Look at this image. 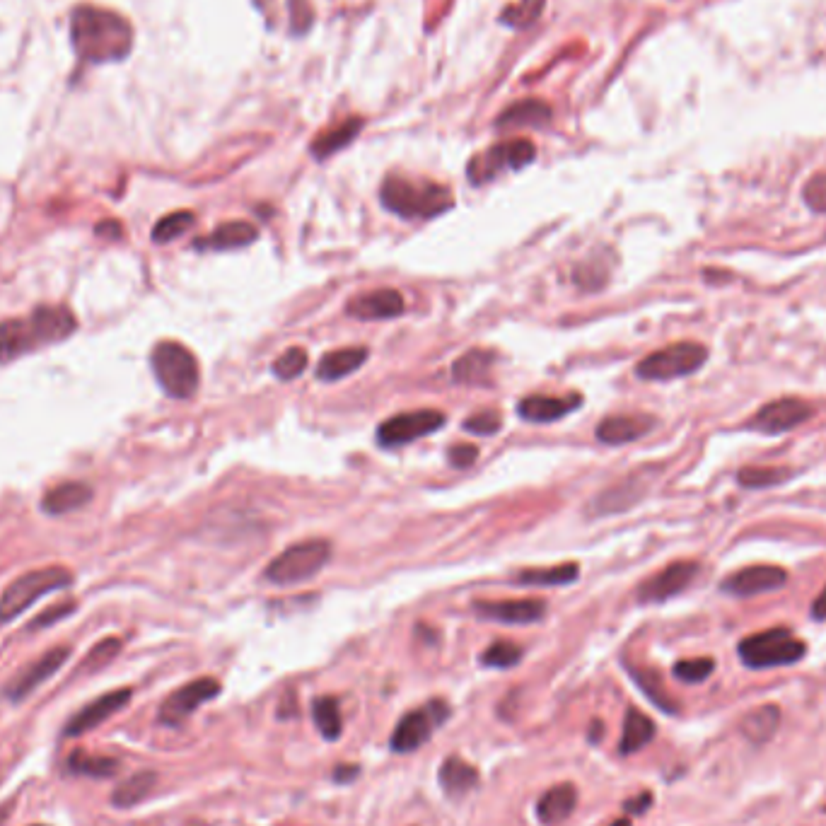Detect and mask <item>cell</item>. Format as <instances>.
Here are the masks:
<instances>
[{
    "label": "cell",
    "mask_w": 826,
    "mask_h": 826,
    "mask_svg": "<svg viewBox=\"0 0 826 826\" xmlns=\"http://www.w3.org/2000/svg\"><path fill=\"white\" fill-rule=\"evenodd\" d=\"M493 363H496V353L486 348H471L452 365V380L457 385H488Z\"/></svg>",
    "instance_id": "484cf974"
},
{
    "label": "cell",
    "mask_w": 826,
    "mask_h": 826,
    "mask_svg": "<svg viewBox=\"0 0 826 826\" xmlns=\"http://www.w3.org/2000/svg\"><path fill=\"white\" fill-rule=\"evenodd\" d=\"M71 44L80 63L104 66L124 61L133 51V27L114 10L78 5L71 13Z\"/></svg>",
    "instance_id": "6da1fadb"
},
{
    "label": "cell",
    "mask_w": 826,
    "mask_h": 826,
    "mask_svg": "<svg viewBox=\"0 0 826 826\" xmlns=\"http://www.w3.org/2000/svg\"><path fill=\"white\" fill-rule=\"evenodd\" d=\"M73 583V573L63 566H46L39 570H29L5 587L0 597V624H10L20 614H25L37 599L56 590H66Z\"/></svg>",
    "instance_id": "8992f818"
},
{
    "label": "cell",
    "mask_w": 826,
    "mask_h": 826,
    "mask_svg": "<svg viewBox=\"0 0 826 826\" xmlns=\"http://www.w3.org/2000/svg\"><path fill=\"white\" fill-rule=\"evenodd\" d=\"M194 223H196V215L191 211H177V213L165 215L162 220H157V225L153 228V242L155 244L174 242L177 237H182L184 232H189L191 228H194Z\"/></svg>",
    "instance_id": "8d00e7d4"
},
{
    "label": "cell",
    "mask_w": 826,
    "mask_h": 826,
    "mask_svg": "<svg viewBox=\"0 0 826 826\" xmlns=\"http://www.w3.org/2000/svg\"><path fill=\"white\" fill-rule=\"evenodd\" d=\"M812 616L817 621H826V587L822 592H819V597L814 599L812 604Z\"/></svg>",
    "instance_id": "681fc988"
},
{
    "label": "cell",
    "mask_w": 826,
    "mask_h": 826,
    "mask_svg": "<svg viewBox=\"0 0 826 826\" xmlns=\"http://www.w3.org/2000/svg\"><path fill=\"white\" fill-rule=\"evenodd\" d=\"M220 694V684L211 677H201L194 679V682L184 684L182 689H177L174 694L165 698V703L160 706V723L165 725H182L196 708L203 706V703L213 701L215 696Z\"/></svg>",
    "instance_id": "4fadbf2b"
},
{
    "label": "cell",
    "mask_w": 826,
    "mask_h": 826,
    "mask_svg": "<svg viewBox=\"0 0 826 826\" xmlns=\"http://www.w3.org/2000/svg\"><path fill=\"white\" fill-rule=\"evenodd\" d=\"M406 310L404 295L399 290L380 288L370 293H360L346 302L348 317H356L360 322H382V319L401 317Z\"/></svg>",
    "instance_id": "ac0fdd59"
},
{
    "label": "cell",
    "mask_w": 826,
    "mask_h": 826,
    "mask_svg": "<svg viewBox=\"0 0 826 826\" xmlns=\"http://www.w3.org/2000/svg\"><path fill=\"white\" fill-rule=\"evenodd\" d=\"M578 805V790L573 783H558L549 788L537 802V817L546 826H556L573 814Z\"/></svg>",
    "instance_id": "cb8c5ba5"
},
{
    "label": "cell",
    "mask_w": 826,
    "mask_h": 826,
    "mask_svg": "<svg viewBox=\"0 0 826 826\" xmlns=\"http://www.w3.org/2000/svg\"><path fill=\"white\" fill-rule=\"evenodd\" d=\"M696 575H698V563L694 561L670 563L665 570L655 573L653 578H648L641 587H638V602L657 604V602H665V599L682 595Z\"/></svg>",
    "instance_id": "9a60e30c"
},
{
    "label": "cell",
    "mask_w": 826,
    "mask_h": 826,
    "mask_svg": "<svg viewBox=\"0 0 826 826\" xmlns=\"http://www.w3.org/2000/svg\"><path fill=\"white\" fill-rule=\"evenodd\" d=\"M655 428V418L645 413H628V416H609L599 421L597 440L604 445H626V442L641 440Z\"/></svg>",
    "instance_id": "44dd1931"
},
{
    "label": "cell",
    "mask_w": 826,
    "mask_h": 826,
    "mask_svg": "<svg viewBox=\"0 0 826 826\" xmlns=\"http://www.w3.org/2000/svg\"><path fill=\"white\" fill-rule=\"evenodd\" d=\"M314 715V725L322 732L324 740H339L341 730H343V715L341 706L334 696H322L314 701L312 706Z\"/></svg>",
    "instance_id": "836d02e7"
},
{
    "label": "cell",
    "mask_w": 826,
    "mask_h": 826,
    "mask_svg": "<svg viewBox=\"0 0 826 826\" xmlns=\"http://www.w3.org/2000/svg\"><path fill=\"white\" fill-rule=\"evenodd\" d=\"M447 457H450L452 467L467 469L476 462V457H479V450H476L474 445H469V442H457V445L450 447Z\"/></svg>",
    "instance_id": "bcb514c9"
},
{
    "label": "cell",
    "mask_w": 826,
    "mask_h": 826,
    "mask_svg": "<svg viewBox=\"0 0 826 826\" xmlns=\"http://www.w3.org/2000/svg\"><path fill=\"white\" fill-rule=\"evenodd\" d=\"M802 199H805L810 211L826 213V172L814 174L810 182L802 189Z\"/></svg>",
    "instance_id": "f6af8a7d"
},
{
    "label": "cell",
    "mask_w": 826,
    "mask_h": 826,
    "mask_svg": "<svg viewBox=\"0 0 826 826\" xmlns=\"http://www.w3.org/2000/svg\"><path fill=\"white\" fill-rule=\"evenodd\" d=\"M438 781L450 798H462V795H467L469 790L476 788L479 771L464 759H459V756H447L440 766Z\"/></svg>",
    "instance_id": "83f0119b"
},
{
    "label": "cell",
    "mask_w": 826,
    "mask_h": 826,
    "mask_svg": "<svg viewBox=\"0 0 826 826\" xmlns=\"http://www.w3.org/2000/svg\"><path fill=\"white\" fill-rule=\"evenodd\" d=\"M119 653H121L119 638H104V641L97 643L95 648H92L90 653L85 655V660L80 662V667H78V674L100 672L102 667H107L109 662H112Z\"/></svg>",
    "instance_id": "ab89813d"
},
{
    "label": "cell",
    "mask_w": 826,
    "mask_h": 826,
    "mask_svg": "<svg viewBox=\"0 0 826 826\" xmlns=\"http://www.w3.org/2000/svg\"><path fill=\"white\" fill-rule=\"evenodd\" d=\"M778 725H781V708L778 706H761L756 711L747 713L742 718L740 730L749 742L764 744L776 735Z\"/></svg>",
    "instance_id": "4dcf8cb0"
},
{
    "label": "cell",
    "mask_w": 826,
    "mask_h": 826,
    "mask_svg": "<svg viewBox=\"0 0 826 826\" xmlns=\"http://www.w3.org/2000/svg\"><path fill=\"white\" fill-rule=\"evenodd\" d=\"M580 575L578 563H563V566L556 568H534V570H522L517 575V583L520 585H534V587H556V585H568L575 583Z\"/></svg>",
    "instance_id": "d6a6232c"
},
{
    "label": "cell",
    "mask_w": 826,
    "mask_h": 826,
    "mask_svg": "<svg viewBox=\"0 0 826 826\" xmlns=\"http://www.w3.org/2000/svg\"><path fill=\"white\" fill-rule=\"evenodd\" d=\"M68 769L78 773V776L109 778L119 769V761L112 759V756H92L83 752V749H78V752H73L71 759H68Z\"/></svg>",
    "instance_id": "d590c367"
},
{
    "label": "cell",
    "mask_w": 826,
    "mask_h": 826,
    "mask_svg": "<svg viewBox=\"0 0 826 826\" xmlns=\"http://www.w3.org/2000/svg\"><path fill=\"white\" fill-rule=\"evenodd\" d=\"M583 406L580 394H568V397H542V394H529L517 404V413L522 421L529 423H554L566 418L568 413Z\"/></svg>",
    "instance_id": "ffe728a7"
},
{
    "label": "cell",
    "mask_w": 826,
    "mask_h": 826,
    "mask_svg": "<svg viewBox=\"0 0 826 826\" xmlns=\"http://www.w3.org/2000/svg\"><path fill=\"white\" fill-rule=\"evenodd\" d=\"M155 783H157V773L155 771L133 773L131 778H126V781L114 790L112 802L116 807H121V810L138 805V802H143L150 793H153Z\"/></svg>",
    "instance_id": "1f68e13d"
},
{
    "label": "cell",
    "mask_w": 826,
    "mask_h": 826,
    "mask_svg": "<svg viewBox=\"0 0 826 826\" xmlns=\"http://www.w3.org/2000/svg\"><path fill=\"white\" fill-rule=\"evenodd\" d=\"M631 677H633V682L641 686L643 694L648 696L657 708H660V711H665L670 715L679 711L677 703H674L672 696L667 694V689H665V684H662L660 674L653 672V670H641V667H631Z\"/></svg>",
    "instance_id": "e575fe53"
},
{
    "label": "cell",
    "mask_w": 826,
    "mask_h": 826,
    "mask_svg": "<svg viewBox=\"0 0 826 826\" xmlns=\"http://www.w3.org/2000/svg\"><path fill=\"white\" fill-rule=\"evenodd\" d=\"M655 737V723L648 718V715L638 711V708H631L626 713L624 720V732H621V742H619V752L624 756L638 754L643 747H648Z\"/></svg>",
    "instance_id": "f546056e"
},
{
    "label": "cell",
    "mask_w": 826,
    "mask_h": 826,
    "mask_svg": "<svg viewBox=\"0 0 826 826\" xmlns=\"http://www.w3.org/2000/svg\"><path fill=\"white\" fill-rule=\"evenodd\" d=\"M542 8H544V0H520V5H513V8L505 10L503 17H500V22L515 29H525L537 20L539 13H542Z\"/></svg>",
    "instance_id": "7bdbcfd3"
},
{
    "label": "cell",
    "mask_w": 826,
    "mask_h": 826,
    "mask_svg": "<svg viewBox=\"0 0 826 826\" xmlns=\"http://www.w3.org/2000/svg\"><path fill=\"white\" fill-rule=\"evenodd\" d=\"M329 561L331 544L327 539H305L273 558L264 570V578L273 585H298L322 573Z\"/></svg>",
    "instance_id": "52a82bcc"
},
{
    "label": "cell",
    "mask_w": 826,
    "mask_h": 826,
    "mask_svg": "<svg viewBox=\"0 0 826 826\" xmlns=\"http://www.w3.org/2000/svg\"><path fill=\"white\" fill-rule=\"evenodd\" d=\"M92 496H95V491L85 481H63V484L49 488L44 493L42 510L46 515H68L85 508Z\"/></svg>",
    "instance_id": "603a6c76"
},
{
    "label": "cell",
    "mask_w": 826,
    "mask_h": 826,
    "mask_svg": "<svg viewBox=\"0 0 826 826\" xmlns=\"http://www.w3.org/2000/svg\"><path fill=\"white\" fill-rule=\"evenodd\" d=\"M814 416L812 406L802 399H776L761 406L756 416L747 423L749 430L761 435H783L788 430L802 426Z\"/></svg>",
    "instance_id": "7c38bea8"
},
{
    "label": "cell",
    "mask_w": 826,
    "mask_h": 826,
    "mask_svg": "<svg viewBox=\"0 0 826 826\" xmlns=\"http://www.w3.org/2000/svg\"><path fill=\"white\" fill-rule=\"evenodd\" d=\"M307 368V351L305 348H288V351H283L281 356L273 360L271 365V372L278 377L281 382H290V380H298V377L305 372Z\"/></svg>",
    "instance_id": "f35d334b"
},
{
    "label": "cell",
    "mask_w": 826,
    "mask_h": 826,
    "mask_svg": "<svg viewBox=\"0 0 826 826\" xmlns=\"http://www.w3.org/2000/svg\"><path fill=\"white\" fill-rule=\"evenodd\" d=\"M447 718H450V706H447L445 701H430L423 708L409 711L399 720V725L394 727L389 747L397 754L416 752V749H421L423 744L430 740V735H433Z\"/></svg>",
    "instance_id": "30bf717a"
},
{
    "label": "cell",
    "mask_w": 826,
    "mask_h": 826,
    "mask_svg": "<svg viewBox=\"0 0 826 826\" xmlns=\"http://www.w3.org/2000/svg\"><path fill=\"white\" fill-rule=\"evenodd\" d=\"M380 201L389 213L404 220H433L455 206V196L447 186L401 174H389L382 182Z\"/></svg>",
    "instance_id": "3957f363"
},
{
    "label": "cell",
    "mask_w": 826,
    "mask_h": 826,
    "mask_svg": "<svg viewBox=\"0 0 826 826\" xmlns=\"http://www.w3.org/2000/svg\"><path fill=\"white\" fill-rule=\"evenodd\" d=\"M462 428L474 435H496L503 428V418H500L498 411H479L476 416L467 418Z\"/></svg>",
    "instance_id": "ee69618b"
},
{
    "label": "cell",
    "mask_w": 826,
    "mask_h": 826,
    "mask_svg": "<svg viewBox=\"0 0 826 826\" xmlns=\"http://www.w3.org/2000/svg\"><path fill=\"white\" fill-rule=\"evenodd\" d=\"M474 612L481 619L503 621V624H537L546 616L544 599H500V602H474Z\"/></svg>",
    "instance_id": "d6986e66"
},
{
    "label": "cell",
    "mask_w": 826,
    "mask_h": 826,
    "mask_svg": "<svg viewBox=\"0 0 826 826\" xmlns=\"http://www.w3.org/2000/svg\"><path fill=\"white\" fill-rule=\"evenodd\" d=\"M788 583V573L778 566H749L737 570V573L727 575L720 585V590L725 595H735V597H756L764 595V592L781 590V587Z\"/></svg>",
    "instance_id": "e0dca14e"
},
{
    "label": "cell",
    "mask_w": 826,
    "mask_h": 826,
    "mask_svg": "<svg viewBox=\"0 0 826 826\" xmlns=\"http://www.w3.org/2000/svg\"><path fill=\"white\" fill-rule=\"evenodd\" d=\"M131 696H133L131 689H116V691H107V694L100 698H95V701L87 703L85 708H80V711L68 720L66 727H63V737H80V735H85V732L100 727L104 720H109L114 713H119L121 708L129 706Z\"/></svg>",
    "instance_id": "2e32d148"
},
{
    "label": "cell",
    "mask_w": 826,
    "mask_h": 826,
    "mask_svg": "<svg viewBox=\"0 0 826 826\" xmlns=\"http://www.w3.org/2000/svg\"><path fill=\"white\" fill-rule=\"evenodd\" d=\"M68 657H71V648L63 645V648H51L49 653H44L39 660L29 662L25 670L17 672L8 682V686H5V698L15 703L27 698L37 686H42L46 679L54 677V674L66 665Z\"/></svg>",
    "instance_id": "5bb4252c"
},
{
    "label": "cell",
    "mask_w": 826,
    "mask_h": 826,
    "mask_svg": "<svg viewBox=\"0 0 826 826\" xmlns=\"http://www.w3.org/2000/svg\"><path fill=\"white\" fill-rule=\"evenodd\" d=\"M520 660L522 648L510 641L493 643L491 648H486L484 653H481V662H484L486 667H496V670H508V667H515Z\"/></svg>",
    "instance_id": "60d3db41"
},
{
    "label": "cell",
    "mask_w": 826,
    "mask_h": 826,
    "mask_svg": "<svg viewBox=\"0 0 826 826\" xmlns=\"http://www.w3.org/2000/svg\"><path fill=\"white\" fill-rule=\"evenodd\" d=\"M737 653L749 670H773V667H790L805 660L807 645L788 628H771L744 638L737 645Z\"/></svg>",
    "instance_id": "5b68a950"
},
{
    "label": "cell",
    "mask_w": 826,
    "mask_h": 826,
    "mask_svg": "<svg viewBox=\"0 0 826 826\" xmlns=\"http://www.w3.org/2000/svg\"><path fill=\"white\" fill-rule=\"evenodd\" d=\"M356 776H358L356 766H339L334 773L336 781H351V778H356Z\"/></svg>",
    "instance_id": "816d5d0a"
},
{
    "label": "cell",
    "mask_w": 826,
    "mask_h": 826,
    "mask_svg": "<svg viewBox=\"0 0 826 826\" xmlns=\"http://www.w3.org/2000/svg\"><path fill=\"white\" fill-rule=\"evenodd\" d=\"M793 471L783 467H744L737 474V481L744 488H769L788 481Z\"/></svg>",
    "instance_id": "74e56055"
},
{
    "label": "cell",
    "mask_w": 826,
    "mask_h": 826,
    "mask_svg": "<svg viewBox=\"0 0 826 826\" xmlns=\"http://www.w3.org/2000/svg\"><path fill=\"white\" fill-rule=\"evenodd\" d=\"M534 157H537V145L527 138L496 143L469 162L467 177L474 186L488 184L505 172L525 170L527 165H532Z\"/></svg>",
    "instance_id": "9c48e42d"
},
{
    "label": "cell",
    "mask_w": 826,
    "mask_h": 826,
    "mask_svg": "<svg viewBox=\"0 0 826 826\" xmlns=\"http://www.w3.org/2000/svg\"><path fill=\"white\" fill-rule=\"evenodd\" d=\"M445 426V413L435 409H418V411H404L399 416L387 418L380 428H377V440L382 447H401L409 445L413 440H421L426 435L435 433Z\"/></svg>",
    "instance_id": "8fae6325"
},
{
    "label": "cell",
    "mask_w": 826,
    "mask_h": 826,
    "mask_svg": "<svg viewBox=\"0 0 826 826\" xmlns=\"http://www.w3.org/2000/svg\"><path fill=\"white\" fill-rule=\"evenodd\" d=\"M612 826H631V822H628V819H616Z\"/></svg>",
    "instance_id": "f5cc1de1"
},
{
    "label": "cell",
    "mask_w": 826,
    "mask_h": 826,
    "mask_svg": "<svg viewBox=\"0 0 826 826\" xmlns=\"http://www.w3.org/2000/svg\"><path fill=\"white\" fill-rule=\"evenodd\" d=\"M257 235V225L247 223V220H232V223L218 225L211 235L196 240L194 247L203 249V252H228V249L249 247V244L257 240Z\"/></svg>",
    "instance_id": "7402d4cb"
},
{
    "label": "cell",
    "mask_w": 826,
    "mask_h": 826,
    "mask_svg": "<svg viewBox=\"0 0 826 826\" xmlns=\"http://www.w3.org/2000/svg\"><path fill=\"white\" fill-rule=\"evenodd\" d=\"M37 826H42V824H37Z\"/></svg>",
    "instance_id": "db71d44e"
},
{
    "label": "cell",
    "mask_w": 826,
    "mask_h": 826,
    "mask_svg": "<svg viewBox=\"0 0 826 826\" xmlns=\"http://www.w3.org/2000/svg\"><path fill=\"white\" fill-rule=\"evenodd\" d=\"M708 348L696 341H679L672 346L660 348V351L645 356L636 365V375L648 382H667L679 380V377L694 375L706 365Z\"/></svg>",
    "instance_id": "ba28073f"
},
{
    "label": "cell",
    "mask_w": 826,
    "mask_h": 826,
    "mask_svg": "<svg viewBox=\"0 0 826 826\" xmlns=\"http://www.w3.org/2000/svg\"><path fill=\"white\" fill-rule=\"evenodd\" d=\"M365 121L363 119H346L343 124L336 126V129H329L324 131L322 136L314 138L312 145H310V153L317 157V160H327L334 153H339V150L346 148V145H351L353 141L358 138V133L363 131Z\"/></svg>",
    "instance_id": "f1b7e54d"
},
{
    "label": "cell",
    "mask_w": 826,
    "mask_h": 826,
    "mask_svg": "<svg viewBox=\"0 0 826 826\" xmlns=\"http://www.w3.org/2000/svg\"><path fill=\"white\" fill-rule=\"evenodd\" d=\"M650 805H653V793H641V795H636V798L626 800L624 810L628 814H645L650 810Z\"/></svg>",
    "instance_id": "c3c4849f"
},
{
    "label": "cell",
    "mask_w": 826,
    "mask_h": 826,
    "mask_svg": "<svg viewBox=\"0 0 826 826\" xmlns=\"http://www.w3.org/2000/svg\"><path fill=\"white\" fill-rule=\"evenodd\" d=\"M157 385L172 399H191L199 389L201 370L196 356L177 341H160L150 353Z\"/></svg>",
    "instance_id": "277c9868"
},
{
    "label": "cell",
    "mask_w": 826,
    "mask_h": 826,
    "mask_svg": "<svg viewBox=\"0 0 826 826\" xmlns=\"http://www.w3.org/2000/svg\"><path fill=\"white\" fill-rule=\"evenodd\" d=\"M97 235H107L109 240H114V237L121 235V225L114 223V220H107V223L97 225Z\"/></svg>",
    "instance_id": "f907efd6"
},
{
    "label": "cell",
    "mask_w": 826,
    "mask_h": 826,
    "mask_svg": "<svg viewBox=\"0 0 826 826\" xmlns=\"http://www.w3.org/2000/svg\"><path fill=\"white\" fill-rule=\"evenodd\" d=\"M78 329L75 314L63 305H42L27 317L0 324V365L66 341Z\"/></svg>",
    "instance_id": "7a4b0ae2"
},
{
    "label": "cell",
    "mask_w": 826,
    "mask_h": 826,
    "mask_svg": "<svg viewBox=\"0 0 826 826\" xmlns=\"http://www.w3.org/2000/svg\"><path fill=\"white\" fill-rule=\"evenodd\" d=\"M368 356H370V351L365 346H348V348H339V351H329L327 356L319 360L317 380H322V382L343 380V377H348L351 372L363 368Z\"/></svg>",
    "instance_id": "d4e9b609"
},
{
    "label": "cell",
    "mask_w": 826,
    "mask_h": 826,
    "mask_svg": "<svg viewBox=\"0 0 826 826\" xmlns=\"http://www.w3.org/2000/svg\"><path fill=\"white\" fill-rule=\"evenodd\" d=\"M551 121V107L544 100H522L496 119V129H544Z\"/></svg>",
    "instance_id": "4316f807"
},
{
    "label": "cell",
    "mask_w": 826,
    "mask_h": 826,
    "mask_svg": "<svg viewBox=\"0 0 826 826\" xmlns=\"http://www.w3.org/2000/svg\"><path fill=\"white\" fill-rule=\"evenodd\" d=\"M715 670V660L711 657H696V660H679L674 665V677L684 684H701L711 677Z\"/></svg>",
    "instance_id": "b9f144b4"
},
{
    "label": "cell",
    "mask_w": 826,
    "mask_h": 826,
    "mask_svg": "<svg viewBox=\"0 0 826 826\" xmlns=\"http://www.w3.org/2000/svg\"><path fill=\"white\" fill-rule=\"evenodd\" d=\"M73 612H75V604H73V602L58 604V607H51V609H46L44 614H39L37 619H34L32 624H29V628H46V626L54 624V621L66 619V616H71Z\"/></svg>",
    "instance_id": "7dc6e473"
}]
</instances>
